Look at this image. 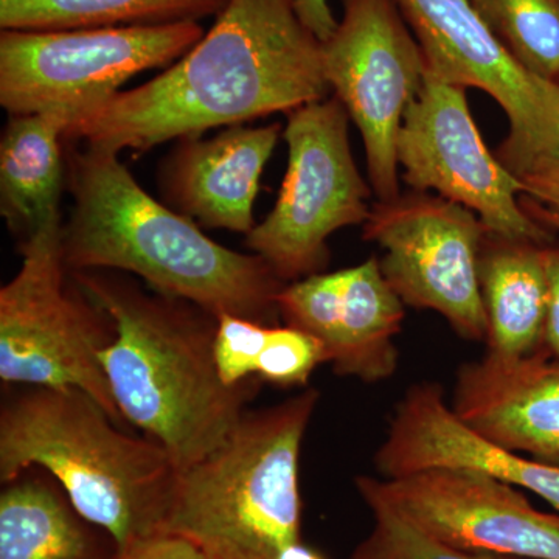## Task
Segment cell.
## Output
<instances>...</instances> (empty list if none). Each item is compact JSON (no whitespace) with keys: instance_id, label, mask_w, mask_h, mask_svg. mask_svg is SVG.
Masks as SVG:
<instances>
[{"instance_id":"7402d4cb","label":"cell","mask_w":559,"mask_h":559,"mask_svg":"<svg viewBox=\"0 0 559 559\" xmlns=\"http://www.w3.org/2000/svg\"><path fill=\"white\" fill-rule=\"evenodd\" d=\"M520 64L559 83V0H469Z\"/></svg>"},{"instance_id":"277c9868","label":"cell","mask_w":559,"mask_h":559,"mask_svg":"<svg viewBox=\"0 0 559 559\" xmlns=\"http://www.w3.org/2000/svg\"><path fill=\"white\" fill-rule=\"evenodd\" d=\"M0 480L40 468L64 489L84 520L120 551L164 535L179 469L148 437L123 432L80 389L3 385Z\"/></svg>"},{"instance_id":"f546056e","label":"cell","mask_w":559,"mask_h":559,"mask_svg":"<svg viewBox=\"0 0 559 559\" xmlns=\"http://www.w3.org/2000/svg\"><path fill=\"white\" fill-rule=\"evenodd\" d=\"M521 205L533 219L538 221V223L546 226L547 229L559 231V207H549V205L539 204L538 201L524 197V194L521 197Z\"/></svg>"},{"instance_id":"4fadbf2b","label":"cell","mask_w":559,"mask_h":559,"mask_svg":"<svg viewBox=\"0 0 559 559\" xmlns=\"http://www.w3.org/2000/svg\"><path fill=\"white\" fill-rule=\"evenodd\" d=\"M373 499L429 538L460 550L559 559V516L544 513L513 485L469 469L432 468L396 477H356Z\"/></svg>"},{"instance_id":"e0dca14e","label":"cell","mask_w":559,"mask_h":559,"mask_svg":"<svg viewBox=\"0 0 559 559\" xmlns=\"http://www.w3.org/2000/svg\"><path fill=\"white\" fill-rule=\"evenodd\" d=\"M282 124H237L213 138L178 140L159 168L162 202L202 229L248 235L257 226L253 204Z\"/></svg>"},{"instance_id":"484cf974","label":"cell","mask_w":559,"mask_h":559,"mask_svg":"<svg viewBox=\"0 0 559 559\" xmlns=\"http://www.w3.org/2000/svg\"><path fill=\"white\" fill-rule=\"evenodd\" d=\"M120 559H205V555L189 539L157 535L121 551Z\"/></svg>"},{"instance_id":"d6986e66","label":"cell","mask_w":559,"mask_h":559,"mask_svg":"<svg viewBox=\"0 0 559 559\" xmlns=\"http://www.w3.org/2000/svg\"><path fill=\"white\" fill-rule=\"evenodd\" d=\"M116 540L73 509L57 480L24 471L0 495V559H120Z\"/></svg>"},{"instance_id":"d4e9b609","label":"cell","mask_w":559,"mask_h":559,"mask_svg":"<svg viewBox=\"0 0 559 559\" xmlns=\"http://www.w3.org/2000/svg\"><path fill=\"white\" fill-rule=\"evenodd\" d=\"M270 326L238 316H218L215 362L224 384L235 388L257 378V362L263 352Z\"/></svg>"},{"instance_id":"8992f818","label":"cell","mask_w":559,"mask_h":559,"mask_svg":"<svg viewBox=\"0 0 559 559\" xmlns=\"http://www.w3.org/2000/svg\"><path fill=\"white\" fill-rule=\"evenodd\" d=\"M20 252V271L0 288L2 384L83 390L123 428L98 360L116 323L70 278L62 219L21 241Z\"/></svg>"},{"instance_id":"4dcf8cb0","label":"cell","mask_w":559,"mask_h":559,"mask_svg":"<svg viewBox=\"0 0 559 559\" xmlns=\"http://www.w3.org/2000/svg\"><path fill=\"white\" fill-rule=\"evenodd\" d=\"M277 559H325L319 551L312 550L311 547L304 546L301 543L293 544L278 555Z\"/></svg>"},{"instance_id":"30bf717a","label":"cell","mask_w":559,"mask_h":559,"mask_svg":"<svg viewBox=\"0 0 559 559\" xmlns=\"http://www.w3.org/2000/svg\"><path fill=\"white\" fill-rule=\"evenodd\" d=\"M428 72L452 86L487 92L510 131L498 159L524 179L559 159V83L530 72L506 49L469 0H396Z\"/></svg>"},{"instance_id":"3957f363","label":"cell","mask_w":559,"mask_h":559,"mask_svg":"<svg viewBox=\"0 0 559 559\" xmlns=\"http://www.w3.org/2000/svg\"><path fill=\"white\" fill-rule=\"evenodd\" d=\"M69 275L116 323V337L98 360L124 421L159 443L179 473L218 450L261 381L252 378L229 388L221 380L218 316L143 288L123 272Z\"/></svg>"},{"instance_id":"2e32d148","label":"cell","mask_w":559,"mask_h":559,"mask_svg":"<svg viewBox=\"0 0 559 559\" xmlns=\"http://www.w3.org/2000/svg\"><path fill=\"white\" fill-rule=\"evenodd\" d=\"M451 407L484 439L559 466V358L546 348L463 364Z\"/></svg>"},{"instance_id":"5bb4252c","label":"cell","mask_w":559,"mask_h":559,"mask_svg":"<svg viewBox=\"0 0 559 559\" xmlns=\"http://www.w3.org/2000/svg\"><path fill=\"white\" fill-rule=\"evenodd\" d=\"M285 325L311 334L325 348L326 362L341 377L374 384L399 367L395 340L404 319L403 300L382 275L380 260L288 283L277 296Z\"/></svg>"},{"instance_id":"4316f807","label":"cell","mask_w":559,"mask_h":559,"mask_svg":"<svg viewBox=\"0 0 559 559\" xmlns=\"http://www.w3.org/2000/svg\"><path fill=\"white\" fill-rule=\"evenodd\" d=\"M547 275V316L543 347L554 358H559V248H544Z\"/></svg>"},{"instance_id":"ac0fdd59","label":"cell","mask_w":559,"mask_h":559,"mask_svg":"<svg viewBox=\"0 0 559 559\" xmlns=\"http://www.w3.org/2000/svg\"><path fill=\"white\" fill-rule=\"evenodd\" d=\"M69 110L10 116L0 139V215L20 242L61 218Z\"/></svg>"},{"instance_id":"ffe728a7","label":"cell","mask_w":559,"mask_h":559,"mask_svg":"<svg viewBox=\"0 0 559 559\" xmlns=\"http://www.w3.org/2000/svg\"><path fill=\"white\" fill-rule=\"evenodd\" d=\"M544 248L532 241L485 237L479 283L488 322V353L520 358L543 348L547 316Z\"/></svg>"},{"instance_id":"1f68e13d","label":"cell","mask_w":559,"mask_h":559,"mask_svg":"<svg viewBox=\"0 0 559 559\" xmlns=\"http://www.w3.org/2000/svg\"><path fill=\"white\" fill-rule=\"evenodd\" d=\"M204 555H205V559H223V558L216 557V555L205 554V551H204Z\"/></svg>"},{"instance_id":"83f0119b","label":"cell","mask_w":559,"mask_h":559,"mask_svg":"<svg viewBox=\"0 0 559 559\" xmlns=\"http://www.w3.org/2000/svg\"><path fill=\"white\" fill-rule=\"evenodd\" d=\"M297 16L304 22L308 28L320 40H326L336 31L337 20L331 10L329 0H290Z\"/></svg>"},{"instance_id":"cb8c5ba5","label":"cell","mask_w":559,"mask_h":559,"mask_svg":"<svg viewBox=\"0 0 559 559\" xmlns=\"http://www.w3.org/2000/svg\"><path fill=\"white\" fill-rule=\"evenodd\" d=\"M323 362H326L325 348L314 336L294 326L271 325L255 377L278 388H305L312 371Z\"/></svg>"},{"instance_id":"52a82bcc","label":"cell","mask_w":559,"mask_h":559,"mask_svg":"<svg viewBox=\"0 0 559 559\" xmlns=\"http://www.w3.org/2000/svg\"><path fill=\"white\" fill-rule=\"evenodd\" d=\"M348 120L336 95L288 112V168L277 202L246 235V248L286 285L325 271L331 235L369 219L370 187L353 159Z\"/></svg>"},{"instance_id":"603a6c76","label":"cell","mask_w":559,"mask_h":559,"mask_svg":"<svg viewBox=\"0 0 559 559\" xmlns=\"http://www.w3.org/2000/svg\"><path fill=\"white\" fill-rule=\"evenodd\" d=\"M373 516V527L353 551L352 559H528L460 550L429 538L378 500H364Z\"/></svg>"},{"instance_id":"44dd1931","label":"cell","mask_w":559,"mask_h":559,"mask_svg":"<svg viewBox=\"0 0 559 559\" xmlns=\"http://www.w3.org/2000/svg\"><path fill=\"white\" fill-rule=\"evenodd\" d=\"M230 0H0L2 31L160 27L218 16Z\"/></svg>"},{"instance_id":"7a4b0ae2","label":"cell","mask_w":559,"mask_h":559,"mask_svg":"<svg viewBox=\"0 0 559 559\" xmlns=\"http://www.w3.org/2000/svg\"><path fill=\"white\" fill-rule=\"evenodd\" d=\"M72 213L62 223L69 272L117 271L212 314L272 325L286 283L255 253L213 241L197 223L151 197L116 151L66 143Z\"/></svg>"},{"instance_id":"ba28073f","label":"cell","mask_w":559,"mask_h":559,"mask_svg":"<svg viewBox=\"0 0 559 559\" xmlns=\"http://www.w3.org/2000/svg\"><path fill=\"white\" fill-rule=\"evenodd\" d=\"M204 33L200 22L2 31L0 105L9 116L64 109L75 120L109 100L139 73L178 61Z\"/></svg>"},{"instance_id":"9a60e30c","label":"cell","mask_w":559,"mask_h":559,"mask_svg":"<svg viewBox=\"0 0 559 559\" xmlns=\"http://www.w3.org/2000/svg\"><path fill=\"white\" fill-rule=\"evenodd\" d=\"M381 479L432 468L469 469L528 489L559 511V466L527 459L469 429L436 382L407 390L374 455Z\"/></svg>"},{"instance_id":"5b68a950","label":"cell","mask_w":559,"mask_h":559,"mask_svg":"<svg viewBox=\"0 0 559 559\" xmlns=\"http://www.w3.org/2000/svg\"><path fill=\"white\" fill-rule=\"evenodd\" d=\"M320 393L246 411L226 441L179 473L164 535L223 559H277L300 543L299 460Z\"/></svg>"},{"instance_id":"8fae6325","label":"cell","mask_w":559,"mask_h":559,"mask_svg":"<svg viewBox=\"0 0 559 559\" xmlns=\"http://www.w3.org/2000/svg\"><path fill=\"white\" fill-rule=\"evenodd\" d=\"M488 230L457 202L414 191L380 202L364 240L385 250L381 272L404 305L439 312L463 340L487 342L479 255Z\"/></svg>"},{"instance_id":"f1b7e54d","label":"cell","mask_w":559,"mask_h":559,"mask_svg":"<svg viewBox=\"0 0 559 559\" xmlns=\"http://www.w3.org/2000/svg\"><path fill=\"white\" fill-rule=\"evenodd\" d=\"M525 183L524 197L549 207H559V159L535 175L522 179Z\"/></svg>"},{"instance_id":"9c48e42d","label":"cell","mask_w":559,"mask_h":559,"mask_svg":"<svg viewBox=\"0 0 559 559\" xmlns=\"http://www.w3.org/2000/svg\"><path fill=\"white\" fill-rule=\"evenodd\" d=\"M342 20L320 43L331 92L355 121L378 201L401 197L396 142L425 84V53L396 0H341Z\"/></svg>"},{"instance_id":"6da1fadb","label":"cell","mask_w":559,"mask_h":559,"mask_svg":"<svg viewBox=\"0 0 559 559\" xmlns=\"http://www.w3.org/2000/svg\"><path fill=\"white\" fill-rule=\"evenodd\" d=\"M330 95L320 40L290 0H230L182 58L81 114L64 142L142 154Z\"/></svg>"},{"instance_id":"7c38bea8","label":"cell","mask_w":559,"mask_h":559,"mask_svg":"<svg viewBox=\"0 0 559 559\" xmlns=\"http://www.w3.org/2000/svg\"><path fill=\"white\" fill-rule=\"evenodd\" d=\"M396 153L407 186L469 209L489 235L551 241L550 229L521 205L525 183L489 153L463 87L426 72L421 92L404 114Z\"/></svg>"}]
</instances>
